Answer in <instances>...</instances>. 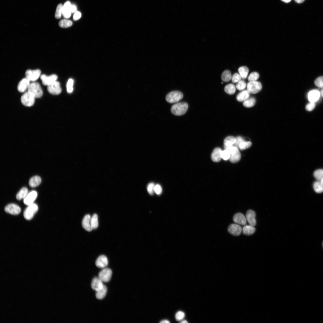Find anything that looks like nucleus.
I'll use <instances>...</instances> for the list:
<instances>
[{"instance_id":"nucleus-1","label":"nucleus","mask_w":323,"mask_h":323,"mask_svg":"<svg viewBox=\"0 0 323 323\" xmlns=\"http://www.w3.org/2000/svg\"><path fill=\"white\" fill-rule=\"evenodd\" d=\"M188 108V105L186 102H181L176 103L172 105L171 108V112L173 115L180 116L185 114Z\"/></svg>"},{"instance_id":"nucleus-2","label":"nucleus","mask_w":323,"mask_h":323,"mask_svg":"<svg viewBox=\"0 0 323 323\" xmlns=\"http://www.w3.org/2000/svg\"><path fill=\"white\" fill-rule=\"evenodd\" d=\"M225 150H228L230 153L229 160L232 163L238 162L241 158V155L238 147L232 146L229 147H225Z\"/></svg>"},{"instance_id":"nucleus-3","label":"nucleus","mask_w":323,"mask_h":323,"mask_svg":"<svg viewBox=\"0 0 323 323\" xmlns=\"http://www.w3.org/2000/svg\"><path fill=\"white\" fill-rule=\"evenodd\" d=\"M28 91L32 94L36 98L41 97L43 95V91L40 84L37 82L30 83L28 89Z\"/></svg>"},{"instance_id":"nucleus-4","label":"nucleus","mask_w":323,"mask_h":323,"mask_svg":"<svg viewBox=\"0 0 323 323\" xmlns=\"http://www.w3.org/2000/svg\"><path fill=\"white\" fill-rule=\"evenodd\" d=\"M183 94L181 92L177 91H172L166 96L165 99L170 103H177L183 98Z\"/></svg>"},{"instance_id":"nucleus-5","label":"nucleus","mask_w":323,"mask_h":323,"mask_svg":"<svg viewBox=\"0 0 323 323\" xmlns=\"http://www.w3.org/2000/svg\"><path fill=\"white\" fill-rule=\"evenodd\" d=\"M36 98L32 94L27 91L22 95L21 98V101L23 105L30 107L34 105Z\"/></svg>"},{"instance_id":"nucleus-6","label":"nucleus","mask_w":323,"mask_h":323,"mask_svg":"<svg viewBox=\"0 0 323 323\" xmlns=\"http://www.w3.org/2000/svg\"><path fill=\"white\" fill-rule=\"evenodd\" d=\"M38 205L34 203L28 205L24 213L25 218L28 220L32 219L38 211Z\"/></svg>"},{"instance_id":"nucleus-7","label":"nucleus","mask_w":323,"mask_h":323,"mask_svg":"<svg viewBox=\"0 0 323 323\" xmlns=\"http://www.w3.org/2000/svg\"><path fill=\"white\" fill-rule=\"evenodd\" d=\"M247 90L250 94H255L261 91L262 89L261 83L258 81H249L247 84Z\"/></svg>"},{"instance_id":"nucleus-8","label":"nucleus","mask_w":323,"mask_h":323,"mask_svg":"<svg viewBox=\"0 0 323 323\" xmlns=\"http://www.w3.org/2000/svg\"><path fill=\"white\" fill-rule=\"evenodd\" d=\"M48 92L53 95H58L62 92V89L60 83L56 81L47 86Z\"/></svg>"},{"instance_id":"nucleus-9","label":"nucleus","mask_w":323,"mask_h":323,"mask_svg":"<svg viewBox=\"0 0 323 323\" xmlns=\"http://www.w3.org/2000/svg\"><path fill=\"white\" fill-rule=\"evenodd\" d=\"M41 71L39 70H28L25 73L26 78L30 81L34 82L41 76Z\"/></svg>"},{"instance_id":"nucleus-10","label":"nucleus","mask_w":323,"mask_h":323,"mask_svg":"<svg viewBox=\"0 0 323 323\" xmlns=\"http://www.w3.org/2000/svg\"><path fill=\"white\" fill-rule=\"evenodd\" d=\"M112 275V270L109 268H104L99 273V278L104 282H107L110 280Z\"/></svg>"},{"instance_id":"nucleus-11","label":"nucleus","mask_w":323,"mask_h":323,"mask_svg":"<svg viewBox=\"0 0 323 323\" xmlns=\"http://www.w3.org/2000/svg\"><path fill=\"white\" fill-rule=\"evenodd\" d=\"M5 210L6 213L11 214L17 215L20 213L21 210L17 205L12 203L7 205L5 208Z\"/></svg>"},{"instance_id":"nucleus-12","label":"nucleus","mask_w":323,"mask_h":323,"mask_svg":"<svg viewBox=\"0 0 323 323\" xmlns=\"http://www.w3.org/2000/svg\"><path fill=\"white\" fill-rule=\"evenodd\" d=\"M228 231L232 235L238 236L241 234L242 229L241 226L237 224H232L228 227Z\"/></svg>"},{"instance_id":"nucleus-13","label":"nucleus","mask_w":323,"mask_h":323,"mask_svg":"<svg viewBox=\"0 0 323 323\" xmlns=\"http://www.w3.org/2000/svg\"><path fill=\"white\" fill-rule=\"evenodd\" d=\"M40 77L43 84L47 86L57 81V76L54 74L49 76L42 75Z\"/></svg>"},{"instance_id":"nucleus-14","label":"nucleus","mask_w":323,"mask_h":323,"mask_svg":"<svg viewBox=\"0 0 323 323\" xmlns=\"http://www.w3.org/2000/svg\"><path fill=\"white\" fill-rule=\"evenodd\" d=\"M37 196L38 193L36 191H33L29 192L24 199L23 201L24 204L29 205L34 203Z\"/></svg>"},{"instance_id":"nucleus-15","label":"nucleus","mask_w":323,"mask_h":323,"mask_svg":"<svg viewBox=\"0 0 323 323\" xmlns=\"http://www.w3.org/2000/svg\"><path fill=\"white\" fill-rule=\"evenodd\" d=\"M30 81L26 78L22 79L19 83L17 86V90L20 93H24L28 90L30 85Z\"/></svg>"},{"instance_id":"nucleus-16","label":"nucleus","mask_w":323,"mask_h":323,"mask_svg":"<svg viewBox=\"0 0 323 323\" xmlns=\"http://www.w3.org/2000/svg\"><path fill=\"white\" fill-rule=\"evenodd\" d=\"M108 260L107 258L105 255L100 256L96 261V266L100 269H104L108 265Z\"/></svg>"},{"instance_id":"nucleus-17","label":"nucleus","mask_w":323,"mask_h":323,"mask_svg":"<svg viewBox=\"0 0 323 323\" xmlns=\"http://www.w3.org/2000/svg\"><path fill=\"white\" fill-rule=\"evenodd\" d=\"M91 218L90 215H87L84 217L82 221L83 228L88 232H91L93 229L91 223Z\"/></svg>"},{"instance_id":"nucleus-18","label":"nucleus","mask_w":323,"mask_h":323,"mask_svg":"<svg viewBox=\"0 0 323 323\" xmlns=\"http://www.w3.org/2000/svg\"><path fill=\"white\" fill-rule=\"evenodd\" d=\"M233 219L234 223L239 225H245L247 224L246 218L244 215L241 213H238L235 215Z\"/></svg>"},{"instance_id":"nucleus-19","label":"nucleus","mask_w":323,"mask_h":323,"mask_svg":"<svg viewBox=\"0 0 323 323\" xmlns=\"http://www.w3.org/2000/svg\"><path fill=\"white\" fill-rule=\"evenodd\" d=\"M104 286L103 282L99 277H95L92 281L91 287L93 290L96 291L102 289Z\"/></svg>"},{"instance_id":"nucleus-20","label":"nucleus","mask_w":323,"mask_h":323,"mask_svg":"<svg viewBox=\"0 0 323 323\" xmlns=\"http://www.w3.org/2000/svg\"><path fill=\"white\" fill-rule=\"evenodd\" d=\"M320 96L319 91L314 90L311 91L308 94V98L310 102L314 103L317 101Z\"/></svg>"},{"instance_id":"nucleus-21","label":"nucleus","mask_w":323,"mask_h":323,"mask_svg":"<svg viewBox=\"0 0 323 323\" xmlns=\"http://www.w3.org/2000/svg\"><path fill=\"white\" fill-rule=\"evenodd\" d=\"M255 216V212L252 210H249L247 213V220L250 225L253 226H255L256 224Z\"/></svg>"},{"instance_id":"nucleus-22","label":"nucleus","mask_w":323,"mask_h":323,"mask_svg":"<svg viewBox=\"0 0 323 323\" xmlns=\"http://www.w3.org/2000/svg\"><path fill=\"white\" fill-rule=\"evenodd\" d=\"M222 151L219 148H216L214 150L211 156V159L213 162H218L221 161L222 159L221 154Z\"/></svg>"},{"instance_id":"nucleus-23","label":"nucleus","mask_w":323,"mask_h":323,"mask_svg":"<svg viewBox=\"0 0 323 323\" xmlns=\"http://www.w3.org/2000/svg\"><path fill=\"white\" fill-rule=\"evenodd\" d=\"M71 4L69 1H67L65 4L63 6L62 15L65 18H69L70 17L72 14L71 11Z\"/></svg>"},{"instance_id":"nucleus-24","label":"nucleus","mask_w":323,"mask_h":323,"mask_svg":"<svg viewBox=\"0 0 323 323\" xmlns=\"http://www.w3.org/2000/svg\"><path fill=\"white\" fill-rule=\"evenodd\" d=\"M41 182V179L39 176H36L32 177L29 181V185L31 187H35L39 186Z\"/></svg>"},{"instance_id":"nucleus-25","label":"nucleus","mask_w":323,"mask_h":323,"mask_svg":"<svg viewBox=\"0 0 323 323\" xmlns=\"http://www.w3.org/2000/svg\"><path fill=\"white\" fill-rule=\"evenodd\" d=\"M250 93L248 90L243 91L237 96V100L240 102H244L249 99Z\"/></svg>"},{"instance_id":"nucleus-26","label":"nucleus","mask_w":323,"mask_h":323,"mask_svg":"<svg viewBox=\"0 0 323 323\" xmlns=\"http://www.w3.org/2000/svg\"><path fill=\"white\" fill-rule=\"evenodd\" d=\"M255 231V229L250 225H245L242 229V232L244 234L247 236H250L254 234Z\"/></svg>"},{"instance_id":"nucleus-27","label":"nucleus","mask_w":323,"mask_h":323,"mask_svg":"<svg viewBox=\"0 0 323 323\" xmlns=\"http://www.w3.org/2000/svg\"><path fill=\"white\" fill-rule=\"evenodd\" d=\"M107 291V287L104 285L102 289L96 291V296L97 299L102 300L105 296Z\"/></svg>"},{"instance_id":"nucleus-28","label":"nucleus","mask_w":323,"mask_h":323,"mask_svg":"<svg viewBox=\"0 0 323 323\" xmlns=\"http://www.w3.org/2000/svg\"><path fill=\"white\" fill-rule=\"evenodd\" d=\"M236 142V138L233 136H228L224 140V148L233 146Z\"/></svg>"},{"instance_id":"nucleus-29","label":"nucleus","mask_w":323,"mask_h":323,"mask_svg":"<svg viewBox=\"0 0 323 323\" xmlns=\"http://www.w3.org/2000/svg\"><path fill=\"white\" fill-rule=\"evenodd\" d=\"M28 190L26 187H23L19 191L16 195L17 199L20 200L24 199L28 194Z\"/></svg>"},{"instance_id":"nucleus-30","label":"nucleus","mask_w":323,"mask_h":323,"mask_svg":"<svg viewBox=\"0 0 323 323\" xmlns=\"http://www.w3.org/2000/svg\"><path fill=\"white\" fill-rule=\"evenodd\" d=\"M224 91L227 94L229 95H232L236 92V87L234 84L230 83L225 86Z\"/></svg>"},{"instance_id":"nucleus-31","label":"nucleus","mask_w":323,"mask_h":323,"mask_svg":"<svg viewBox=\"0 0 323 323\" xmlns=\"http://www.w3.org/2000/svg\"><path fill=\"white\" fill-rule=\"evenodd\" d=\"M238 71L242 78H247L249 72L248 68L246 66H242L239 68Z\"/></svg>"},{"instance_id":"nucleus-32","label":"nucleus","mask_w":323,"mask_h":323,"mask_svg":"<svg viewBox=\"0 0 323 323\" xmlns=\"http://www.w3.org/2000/svg\"><path fill=\"white\" fill-rule=\"evenodd\" d=\"M232 76L231 72L229 70L224 71L222 73L221 78L223 81L228 82L232 79Z\"/></svg>"},{"instance_id":"nucleus-33","label":"nucleus","mask_w":323,"mask_h":323,"mask_svg":"<svg viewBox=\"0 0 323 323\" xmlns=\"http://www.w3.org/2000/svg\"><path fill=\"white\" fill-rule=\"evenodd\" d=\"M91 223L92 227L93 229H96L98 226L99 223L98 216L97 214H94L91 218Z\"/></svg>"},{"instance_id":"nucleus-34","label":"nucleus","mask_w":323,"mask_h":323,"mask_svg":"<svg viewBox=\"0 0 323 323\" xmlns=\"http://www.w3.org/2000/svg\"><path fill=\"white\" fill-rule=\"evenodd\" d=\"M314 189L317 193H320L323 192V186L319 181L315 182L313 185Z\"/></svg>"},{"instance_id":"nucleus-35","label":"nucleus","mask_w":323,"mask_h":323,"mask_svg":"<svg viewBox=\"0 0 323 323\" xmlns=\"http://www.w3.org/2000/svg\"><path fill=\"white\" fill-rule=\"evenodd\" d=\"M59 25L62 28H67L73 25V22L68 20L63 19L60 21Z\"/></svg>"},{"instance_id":"nucleus-36","label":"nucleus","mask_w":323,"mask_h":323,"mask_svg":"<svg viewBox=\"0 0 323 323\" xmlns=\"http://www.w3.org/2000/svg\"><path fill=\"white\" fill-rule=\"evenodd\" d=\"M256 102L255 99L253 97L248 99L243 102V105L246 107L250 108L253 106Z\"/></svg>"},{"instance_id":"nucleus-37","label":"nucleus","mask_w":323,"mask_h":323,"mask_svg":"<svg viewBox=\"0 0 323 323\" xmlns=\"http://www.w3.org/2000/svg\"><path fill=\"white\" fill-rule=\"evenodd\" d=\"M63 6L62 4H59L56 8L55 16L57 19H60L63 14Z\"/></svg>"},{"instance_id":"nucleus-38","label":"nucleus","mask_w":323,"mask_h":323,"mask_svg":"<svg viewBox=\"0 0 323 323\" xmlns=\"http://www.w3.org/2000/svg\"><path fill=\"white\" fill-rule=\"evenodd\" d=\"M314 175L317 181H320L323 179V169H319L315 171Z\"/></svg>"},{"instance_id":"nucleus-39","label":"nucleus","mask_w":323,"mask_h":323,"mask_svg":"<svg viewBox=\"0 0 323 323\" xmlns=\"http://www.w3.org/2000/svg\"><path fill=\"white\" fill-rule=\"evenodd\" d=\"M251 145L252 143L250 142L245 141L240 144L239 148L241 150H243L249 148Z\"/></svg>"},{"instance_id":"nucleus-40","label":"nucleus","mask_w":323,"mask_h":323,"mask_svg":"<svg viewBox=\"0 0 323 323\" xmlns=\"http://www.w3.org/2000/svg\"><path fill=\"white\" fill-rule=\"evenodd\" d=\"M259 73L255 72H253L251 73L248 78L249 81H255L259 78Z\"/></svg>"},{"instance_id":"nucleus-41","label":"nucleus","mask_w":323,"mask_h":323,"mask_svg":"<svg viewBox=\"0 0 323 323\" xmlns=\"http://www.w3.org/2000/svg\"><path fill=\"white\" fill-rule=\"evenodd\" d=\"M247 85L246 82L244 81L241 80L238 82L236 87L239 91H242L244 90L246 87Z\"/></svg>"},{"instance_id":"nucleus-42","label":"nucleus","mask_w":323,"mask_h":323,"mask_svg":"<svg viewBox=\"0 0 323 323\" xmlns=\"http://www.w3.org/2000/svg\"><path fill=\"white\" fill-rule=\"evenodd\" d=\"M73 83L74 81L72 79L68 80L67 85V91L68 93H71L73 91Z\"/></svg>"},{"instance_id":"nucleus-43","label":"nucleus","mask_w":323,"mask_h":323,"mask_svg":"<svg viewBox=\"0 0 323 323\" xmlns=\"http://www.w3.org/2000/svg\"><path fill=\"white\" fill-rule=\"evenodd\" d=\"M242 78L239 73H234L232 76V80L234 83H238L241 80Z\"/></svg>"},{"instance_id":"nucleus-44","label":"nucleus","mask_w":323,"mask_h":323,"mask_svg":"<svg viewBox=\"0 0 323 323\" xmlns=\"http://www.w3.org/2000/svg\"><path fill=\"white\" fill-rule=\"evenodd\" d=\"M221 156L222 159L225 160L229 159L230 157V153L229 151L227 150H225L222 151L221 154Z\"/></svg>"},{"instance_id":"nucleus-45","label":"nucleus","mask_w":323,"mask_h":323,"mask_svg":"<svg viewBox=\"0 0 323 323\" xmlns=\"http://www.w3.org/2000/svg\"><path fill=\"white\" fill-rule=\"evenodd\" d=\"M315 85L319 88H323V76H321L316 79L314 82Z\"/></svg>"},{"instance_id":"nucleus-46","label":"nucleus","mask_w":323,"mask_h":323,"mask_svg":"<svg viewBox=\"0 0 323 323\" xmlns=\"http://www.w3.org/2000/svg\"><path fill=\"white\" fill-rule=\"evenodd\" d=\"M185 316V313L183 311H179L175 315V318L178 321H181L184 319Z\"/></svg>"},{"instance_id":"nucleus-47","label":"nucleus","mask_w":323,"mask_h":323,"mask_svg":"<svg viewBox=\"0 0 323 323\" xmlns=\"http://www.w3.org/2000/svg\"><path fill=\"white\" fill-rule=\"evenodd\" d=\"M155 185L154 184L152 183L150 184L148 186L147 191L150 195H153L155 192L154 188Z\"/></svg>"},{"instance_id":"nucleus-48","label":"nucleus","mask_w":323,"mask_h":323,"mask_svg":"<svg viewBox=\"0 0 323 323\" xmlns=\"http://www.w3.org/2000/svg\"><path fill=\"white\" fill-rule=\"evenodd\" d=\"M155 192L158 195H160L162 192V189L160 185L157 184L155 185L154 188Z\"/></svg>"},{"instance_id":"nucleus-49","label":"nucleus","mask_w":323,"mask_h":323,"mask_svg":"<svg viewBox=\"0 0 323 323\" xmlns=\"http://www.w3.org/2000/svg\"><path fill=\"white\" fill-rule=\"evenodd\" d=\"M245 141L244 139L241 136H238L236 138V142L234 145L238 148L240 144Z\"/></svg>"},{"instance_id":"nucleus-50","label":"nucleus","mask_w":323,"mask_h":323,"mask_svg":"<svg viewBox=\"0 0 323 323\" xmlns=\"http://www.w3.org/2000/svg\"><path fill=\"white\" fill-rule=\"evenodd\" d=\"M315 107V104L314 103L310 102L307 104L306 107V110L310 111L312 110Z\"/></svg>"},{"instance_id":"nucleus-51","label":"nucleus","mask_w":323,"mask_h":323,"mask_svg":"<svg viewBox=\"0 0 323 323\" xmlns=\"http://www.w3.org/2000/svg\"><path fill=\"white\" fill-rule=\"evenodd\" d=\"M81 16V13L78 11H76L74 13L73 19L75 20H77L80 18Z\"/></svg>"},{"instance_id":"nucleus-52","label":"nucleus","mask_w":323,"mask_h":323,"mask_svg":"<svg viewBox=\"0 0 323 323\" xmlns=\"http://www.w3.org/2000/svg\"><path fill=\"white\" fill-rule=\"evenodd\" d=\"M71 11L72 13H75L77 11V7L75 5L71 4Z\"/></svg>"},{"instance_id":"nucleus-53","label":"nucleus","mask_w":323,"mask_h":323,"mask_svg":"<svg viewBox=\"0 0 323 323\" xmlns=\"http://www.w3.org/2000/svg\"><path fill=\"white\" fill-rule=\"evenodd\" d=\"M295 1L298 4H301L303 3L305 0H295Z\"/></svg>"},{"instance_id":"nucleus-54","label":"nucleus","mask_w":323,"mask_h":323,"mask_svg":"<svg viewBox=\"0 0 323 323\" xmlns=\"http://www.w3.org/2000/svg\"><path fill=\"white\" fill-rule=\"evenodd\" d=\"M320 89L319 91L321 96L323 97V88H319Z\"/></svg>"},{"instance_id":"nucleus-55","label":"nucleus","mask_w":323,"mask_h":323,"mask_svg":"<svg viewBox=\"0 0 323 323\" xmlns=\"http://www.w3.org/2000/svg\"><path fill=\"white\" fill-rule=\"evenodd\" d=\"M170 322L168 320H163L160 322V323H169Z\"/></svg>"},{"instance_id":"nucleus-56","label":"nucleus","mask_w":323,"mask_h":323,"mask_svg":"<svg viewBox=\"0 0 323 323\" xmlns=\"http://www.w3.org/2000/svg\"><path fill=\"white\" fill-rule=\"evenodd\" d=\"M281 1L285 3H288L291 1V0H281Z\"/></svg>"},{"instance_id":"nucleus-57","label":"nucleus","mask_w":323,"mask_h":323,"mask_svg":"<svg viewBox=\"0 0 323 323\" xmlns=\"http://www.w3.org/2000/svg\"><path fill=\"white\" fill-rule=\"evenodd\" d=\"M181 323H188V322L187 321H186V320H183V321H182L181 322Z\"/></svg>"},{"instance_id":"nucleus-58","label":"nucleus","mask_w":323,"mask_h":323,"mask_svg":"<svg viewBox=\"0 0 323 323\" xmlns=\"http://www.w3.org/2000/svg\"><path fill=\"white\" fill-rule=\"evenodd\" d=\"M320 182L322 185L323 186V179L321 180Z\"/></svg>"},{"instance_id":"nucleus-59","label":"nucleus","mask_w":323,"mask_h":323,"mask_svg":"<svg viewBox=\"0 0 323 323\" xmlns=\"http://www.w3.org/2000/svg\"><path fill=\"white\" fill-rule=\"evenodd\" d=\"M322 246H323V243H322Z\"/></svg>"}]
</instances>
